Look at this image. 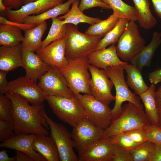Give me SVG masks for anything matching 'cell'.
Returning a JSON list of instances; mask_svg holds the SVG:
<instances>
[{
	"label": "cell",
	"mask_w": 161,
	"mask_h": 161,
	"mask_svg": "<svg viewBox=\"0 0 161 161\" xmlns=\"http://www.w3.org/2000/svg\"><path fill=\"white\" fill-rule=\"evenodd\" d=\"M44 115L50 129V136L55 141L59 155V161H79L74 148L75 143L72 134L64 125L50 118L46 112Z\"/></svg>",
	"instance_id": "obj_9"
},
{
	"label": "cell",
	"mask_w": 161,
	"mask_h": 161,
	"mask_svg": "<svg viewBox=\"0 0 161 161\" xmlns=\"http://www.w3.org/2000/svg\"><path fill=\"white\" fill-rule=\"evenodd\" d=\"M5 94L13 103L12 114L15 135H49V127L44 115L45 111L43 103L30 105L18 95L9 93Z\"/></svg>",
	"instance_id": "obj_1"
},
{
	"label": "cell",
	"mask_w": 161,
	"mask_h": 161,
	"mask_svg": "<svg viewBox=\"0 0 161 161\" xmlns=\"http://www.w3.org/2000/svg\"><path fill=\"white\" fill-rule=\"evenodd\" d=\"M135 143L142 144L148 141L146 134L143 129H137L125 132Z\"/></svg>",
	"instance_id": "obj_41"
},
{
	"label": "cell",
	"mask_w": 161,
	"mask_h": 161,
	"mask_svg": "<svg viewBox=\"0 0 161 161\" xmlns=\"http://www.w3.org/2000/svg\"><path fill=\"white\" fill-rule=\"evenodd\" d=\"M123 66L127 73V85L134 91L136 95H139L148 88L143 79L141 71L131 64H128L127 62Z\"/></svg>",
	"instance_id": "obj_27"
},
{
	"label": "cell",
	"mask_w": 161,
	"mask_h": 161,
	"mask_svg": "<svg viewBox=\"0 0 161 161\" xmlns=\"http://www.w3.org/2000/svg\"><path fill=\"white\" fill-rule=\"evenodd\" d=\"M148 78L151 83L155 85L161 82V68L149 73Z\"/></svg>",
	"instance_id": "obj_44"
},
{
	"label": "cell",
	"mask_w": 161,
	"mask_h": 161,
	"mask_svg": "<svg viewBox=\"0 0 161 161\" xmlns=\"http://www.w3.org/2000/svg\"><path fill=\"white\" fill-rule=\"evenodd\" d=\"M6 8L18 10L24 5L25 0H3Z\"/></svg>",
	"instance_id": "obj_43"
},
{
	"label": "cell",
	"mask_w": 161,
	"mask_h": 161,
	"mask_svg": "<svg viewBox=\"0 0 161 161\" xmlns=\"http://www.w3.org/2000/svg\"><path fill=\"white\" fill-rule=\"evenodd\" d=\"M12 100L5 94H0V119L13 121Z\"/></svg>",
	"instance_id": "obj_35"
},
{
	"label": "cell",
	"mask_w": 161,
	"mask_h": 161,
	"mask_svg": "<svg viewBox=\"0 0 161 161\" xmlns=\"http://www.w3.org/2000/svg\"><path fill=\"white\" fill-rule=\"evenodd\" d=\"M89 70L91 75L89 84L91 95L109 105L115 99L111 92L113 83L103 69L89 64Z\"/></svg>",
	"instance_id": "obj_13"
},
{
	"label": "cell",
	"mask_w": 161,
	"mask_h": 161,
	"mask_svg": "<svg viewBox=\"0 0 161 161\" xmlns=\"http://www.w3.org/2000/svg\"><path fill=\"white\" fill-rule=\"evenodd\" d=\"M38 0H25L24 5L30 3L35 1Z\"/></svg>",
	"instance_id": "obj_53"
},
{
	"label": "cell",
	"mask_w": 161,
	"mask_h": 161,
	"mask_svg": "<svg viewBox=\"0 0 161 161\" xmlns=\"http://www.w3.org/2000/svg\"><path fill=\"white\" fill-rule=\"evenodd\" d=\"M155 98L157 107L158 111L161 110V86H160L155 93Z\"/></svg>",
	"instance_id": "obj_50"
},
{
	"label": "cell",
	"mask_w": 161,
	"mask_h": 161,
	"mask_svg": "<svg viewBox=\"0 0 161 161\" xmlns=\"http://www.w3.org/2000/svg\"><path fill=\"white\" fill-rule=\"evenodd\" d=\"M109 137L113 143L117 144L129 151L140 145L134 142L125 132L120 133Z\"/></svg>",
	"instance_id": "obj_36"
},
{
	"label": "cell",
	"mask_w": 161,
	"mask_h": 161,
	"mask_svg": "<svg viewBox=\"0 0 161 161\" xmlns=\"http://www.w3.org/2000/svg\"><path fill=\"white\" fill-rule=\"evenodd\" d=\"M46 21L37 25L35 27L24 31V38L21 44L22 46L33 52L41 48L42 38L47 29Z\"/></svg>",
	"instance_id": "obj_23"
},
{
	"label": "cell",
	"mask_w": 161,
	"mask_h": 161,
	"mask_svg": "<svg viewBox=\"0 0 161 161\" xmlns=\"http://www.w3.org/2000/svg\"><path fill=\"white\" fill-rule=\"evenodd\" d=\"M19 67L23 68L21 44L0 47V70L9 72Z\"/></svg>",
	"instance_id": "obj_20"
},
{
	"label": "cell",
	"mask_w": 161,
	"mask_h": 161,
	"mask_svg": "<svg viewBox=\"0 0 161 161\" xmlns=\"http://www.w3.org/2000/svg\"><path fill=\"white\" fill-rule=\"evenodd\" d=\"M16 157H13L9 156L7 151L3 150L0 151V161H16Z\"/></svg>",
	"instance_id": "obj_49"
},
{
	"label": "cell",
	"mask_w": 161,
	"mask_h": 161,
	"mask_svg": "<svg viewBox=\"0 0 161 161\" xmlns=\"http://www.w3.org/2000/svg\"><path fill=\"white\" fill-rule=\"evenodd\" d=\"M123 65L108 67L104 69L107 76L112 81L116 91L115 102L112 113L113 119L121 113L122 104L125 101L133 103L139 109L143 110V106L141 103L140 97L136 95L129 89L126 82Z\"/></svg>",
	"instance_id": "obj_4"
},
{
	"label": "cell",
	"mask_w": 161,
	"mask_h": 161,
	"mask_svg": "<svg viewBox=\"0 0 161 161\" xmlns=\"http://www.w3.org/2000/svg\"><path fill=\"white\" fill-rule=\"evenodd\" d=\"M22 30L10 24H0V45L14 46L20 44L24 39Z\"/></svg>",
	"instance_id": "obj_29"
},
{
	"label": "cell",
	"mask_w": 161,
	"mask_h": 161,
	"mask_svg": "<svg viewBox=\"0 0 161 161\" xmlns=\"http://www.w3.org/2000/svg\"><path fill=\"white\" fill-rule=\"evenodd\" d=\"M64 0H38L23 5L18 10L6 8L4 12L8 20L21 23L25 17L36 15L43 13L62 4Z\"/></svg>",
	"instance_id": "obj_14"
},
{
	"label": "cell",
	"mask_w": 161,
	"mask_h": 161,
	"mask_svg": "<svg viewBox=\"0 0 161 161\" xmlns=\"http://www.w3.org/2000/svg\"><path fill=\"white\" fill-rule=\"evenodd\" d=\"M119 19L112 14L106 19L90 25L85 33L89 35L103 38L115 26Z\"/></svg>",
	"instance_id": "obj_31"
},
{
	"label": "cell",
	"mask_w": 161,
	"mask_h": 161,
	"mask_svg": "<svg viewBox=\"0 0 161 161\" xmlns=\"http://www.w3.org/2000/svg\"><path fill=\"white\" fill-rule=\"evenodd\" d=\"M156 145L147 141L129 151L132 161H151Z\"/></svg>",
	"instance_id": "obj_34"
},
{
	"label": "cell",
	"mask_w": 161,
	"mask_h": 161,
	"mask_svg": "<svg viewBox=\"0 0 161 161\" xmlns=\"http://www.w3.org/2000/svg\"><path fill=\"white\" fill-rule=\"evenodd\" d=\"M151 161H161V144L156 145Z\"/></svg>",
	"instance_id": "obj_47"
},
{
	"label": "cell",
	"mask_w": 161,
	"mask_h": 161,
	"mask_svg": "<svg viewBox=\"0 0 161 161\" xmlns=\"http://www.w3.org/2000/svg\"><path fill=\"white\" fill-rule=\"evenodd\" d=\"M158 126L161 129V110L158 111Z\"/></svg>",
	"instance_id": "obj_52"
},
{
	"label": "cell",
	"mask_w": 161,
	"mask_h": 161,
	"mask_svg": "<svg viewBox=\"0 0 161 161\" xmlns=\"http://www.w3.org/2000/svg\"><path fill=\"white\" fill-rule=\"evenodd\" d=\"M65 55L67 59L81 58L95 50L103 38L89 35L79 32L78 27L67 24Z\"/></svg>",
	"instance_id": "obj_5"
},
{
	"label": "cell",
	"mask_w": 161,
	"mask_h": 161,
	"mask_svg": "<svg viewBox=\"0 0 161 161\" xmlns=\"http://www.w3.org/2000/svg\"><path fill=\"white\" fill-rule=\"evenodd\" d=\"M132 0L140 26L147 30L154 27L157 21L151 11L149 0Z\"/></svg>",
	"instance_id": "obj_28"
},
{
	"label": "cell",
	"mask_w": 161,
	"mask_h": 161,
	"mask_svg": "<svg viewBox=\"0 0 161 161\" xmlns=\"http://www.w3.org/2000/svg\"><path fill=\"white\" fill-rule=\"evenodd\" d=\"M67 64L60 70L69 86L76 95L80 93L91 95L89 84L91 75L90 64L85 56L74 59H67Z\"/></svg>",
	"instance_id": "obj_3"
},
{
	"label": "cell",
	"mask_w": 161,
	"mask_h": 161,
	"mask_svg": "<svg viewBox=\"0 0 161 161\" xmlns=\"http://www.w3.org/2000/svg\"><path fill=\"white\" fill-rule=\"evenodd\" d=\"M109 5L113 10V13L119 18L136 21L137 18L134 7L129 5L122 0H101Z\"/></svg>",
	"instance_id": "obj_30"
},
{
	"label": "cell",
	"mask_w": 161,
	"mask_h": 161,
	"mask_svg": "<svg viewBox=\"0 0 161 161\" xmlns=\"http://www.w3.org/2000/svg\"><path fill=\"white\" fill-rule=\"evenodd\" d=\"M0 23L13 25L20 28L24 31L33 28L37 25L35 24H27L10 21L2 16L0 17Z\"/></svg>",
	"instance_id": "obj_42"
},
{
	"label": "cell",
	"mask_w": 161,
	"mask_h": 161,
	"mask_svg": "<svg viewBox=\"0 0 161 161\" xmlns=\"http://www.w3.org/2000/svg\"><path fill=\"white\" fill-rule=\"evenodd\" d=\"M150 124L143 110L129 102L122 106L121 113L114 119L109 127L104 130L101 138L137 129H143Z\"/></svg>",
	"instance_id": "obj_2"
},
{
	"label": "cell",
	"mask_w": 161,
	"mask_h": 161,
	"mask_svg": "<svg viewBox=\"0 0 161 161\" xmlns=\"http://www.w3.org/2000/svg\"><path fill=\"white\" fill-rule=\"evenodd\" d=\"M34 134L14 135L9 139L2 142L0 147L19 151L26 154L33 161H47L45 158L33 149Z\"/></svg>",
	"instance_id": "obj_16"
},
{
	"label": "cell",
	"mask_w": 161,
	"mask_h": 161,
	"mask_svg": "<svg viewBox=\"0 0 161 161\" xmlns=\"http://www.w3.org/2000/svg\"><path fill=\"white\" fill-rule=\"evenodd\" d=\"M32 146L34 149L44 157L47 161H59L57 147L50 136L35 135Z\"/></svg>",
	"instance_id": "obj_22"
},
{
	"label": "cell",
	"mask_w": 161,
	"mask_h": 161,
	"mask_svg": "<svg viewBox=\"0 0 161 161\" xmlns=\"http://www.w3.org/2000/svg\"><path fill=\"white\" fill-rule=\"evenodd\" d=\"M75 0H68L41 14L27 16L22 20L21 23L37 25L47 19L65 14L69 11L70 5Z\"/></svg>",
	"instance_id": "obj_25"
},
{
	"label": "cell",
	"mask_w": 161,
	"mask_h": 161,
	"mask_svg": "<svg viewBox=\"0 0 161 161\" xmlns=\"http://www.w3.org/2000/svg\"><path fill=\"white\" fill-rule=\"evenodd\" d=\"M129 21L119 18L115 26L101 40L95 50L104 49L110 45H115L122 34Z\"/></svg>",
	"instance_id": "obj_32"
},
{
	"label": "cell",
	"mask_w": 161,
	"mask_h": 161,
	"mask_svg": "<svg viewBox=\"0 0 161 161\" xmlns=\"http://www.w3.org/2000/svg\"><path fill=\"white\" fill-rule=\"evenodd\" d=\"M52 22L46 38L42 41L41 49L44 48L54 41L65 37L66 33L67 24L63 23V20L58 17L52 19Z\"/></svg>",
	"instance_id": "obj_33"
},
{
	"label": "cell",
	"mask_w": 161,
	"mask_h": 161,
	"mask_svg": "<svg viewBox=\"0 0 161 161\" xmlns=\"http://www.w3.org/2000/svg\"><path fill=\"white\" fill-rule=\"evenodd\" d=\"M6 7H5L3 0H0V11L1 12H4L6 10Z\"/></svg>",
	"instance_id": "obj_51"
},
{
	"label": "cell",
	"mask_w": 161,
	"mask_h": 161,
	"mask_svg": "<svg viewBox=\"0 0 161 161\" xmlns=\"http://www.w3.org/2000/svg\"><path fill=\"white\" fill-rule=\"evenodd\" d=\"M79 3V0H75L69 11L58 17L59 19L63 20V24H72L77 26L80 23H86L92 25L102 20L99 18L92 17L85 15L78 7Z\"/></svg>",
	"instance_id": "obj_26"
},
{
	"label": "cell",
	"mask_w": 161,
	"mask_h": 161,
	"mask_svg": "<svg viewBox=\"0 0 161 161\" xmlns=\"http://www.w3.org/2000/svg\"><path fill=\"white\" fill-rule=\"evenodd\" d=\"M114 144L110 138H101L78 157L79 161H112Z\"/></svg>",
	"instance_id": "obj_17"
},
{
	"label": "cell",
	"mask_w": 161,
	"mask_h": 161,
	"mask_svg": "<svg viewBox=\"0 0 161 161\" xmlns=\"http://www.w3.org/2000/svg\"><path fill=\"white\" fill-rule=\"evenodd\" d=\"M146 134L148 141L156 145L161 144V129L151 124L143 128Z\"/></svg>",
	"instance_id": "obj_38"
},
{
	"label": "cell",
	"mask_w": 161,
	"mask_h": 161,
	"mask_svg": "<svg viewBox=\"0 0 161 161\" xmlns=\"http://www.w3.org/2000/svg\"><path fill=\"white\" fill-rule=\"evenodd\" d=\"M21 47L23 68L26 72L25 76L37 83L50 66L34 52L27 50L21 45Z\"/></svg>",
	"instance_id": "obj_18"
},
{
	"label": "cell",
	"mask_w": 161,
	"mask_h": 161,
	"mask_svg": "<svg viewBox=\"0 0 161 161\" xmlns=\"http://www.w3.org/2000/svg\"><path fill=\"white\" fill-rule=\"evenodd\" d=\"M154 11L161 19V0H151Z\"/></svg>",
	"instance_id": "obj_46"
},
{
	"label": "cell",
	"mask_w": 161,
	"mask_h": 161,
	"mask_svg": "<svg viewBox=\"0 0 161 161\" xmlns=\"http://www.w3.org/2000/svg\"><path fill=\"white\" fill-rule=\"evenodd\" d=\"M155 85L152 83L148 88L139 96L145 109L146 117L150 124L158 126V109L155 98Z\"/></svg>",
	"instance_id": "obj_24"
},
{
	"label": "cell",
	"mask_w": 161,
	"mask_h": 161,
	"mask_svg": "<svg viewBox=\"0 0 161 161\" xmlns=\"http://www.w3.org/2000/svg\"><path fill=\"white\" fill-rule=\"evenodd\" d=\"M72 128L71 134L78 157L101 138L104 130L95 125L85 117Z\"/></svg>",
	"instance_id": "obj_10"
},
{
	"label": "cell",
	"mask_w": 161,
	"mask_h": 161,
	"mask_svg": "<svg viewBox=\"0 0 161 161\" xmlns=\"http://www.w3.org/2000/svg\"><path fill=\"white\" fill-rule=\"evenodd\" d=\"M8 72L0 70V94H5V90L8 84L6 78Z\"/></svg>",
	"instance_id": "obj_45"
},
{
	"label": "cell",
	"mask_w": 161,
	"mask_h": 161,
	"mask_svg": "<svg viewBox=\"0 0 161 161\" xmlns=\"http://www.w3.org/2000/svg\"><path fill=\"white\" fill-rule=\"evenodd\" d=\"M85 112V117L97 126L104 130L113 120L112 109L108 105L91 95L79 94L76 95Z\"/></svg>",
	"instance_id": "obj_8"
},
{
	"label": "cell",
	"mask_w": 161,
	"mask_h": 161,
	"mask_svg": "<svg viewBox=\"0 0 161 161\" xmlns=\"http://www.w3.org/2000/svg\"><path fill=\"white\" fill-rule=\"evenodd\" d=\"M16 161H33L29 156L19 151H16Z\"/></svg>",
	"instance_id": "obj_48"
},
{
	"label": "cell",
	"mask_w": 161,
	"mask_h": 161,
	"mask_svg": "<svg viewBox=\"0 0 161 161\" xmlns=\"http://www.w3.org/2000/svg\"><path fill=\"white\" fill-rule=\"evenodd\" d=\"M87 57L90 64L103 69L109 66L122 65L126 62L122 61L120 59L115 45L92 51Z\"/></svg>",
	"instance_id": "obj_19"
},
{
	"label": "cell",
	"mask_w": 161,
	"mask_h": 161,
	"mask_svg": "<svg viewBox=\"0 0 161 161\" xmlns=\"http://www.w3.org/2000/svg\"><path fill=\"white\" fill-rule=\"evenodd\" d=\"M6 93L18 95L32 105L43 104L47 96L38 83L25 76L9 82Z\"/></svg>",
	"instance_id": "obj_11"
},
{
	"label": "cell",
	"mask_w": 161,
	"mask_h": 161,
	"mask_svg": "<svg viewBox=\"0 0 161 161\" xmlns=\"http://www.w3.org/2000/svg\"><path fill=\"white\" fill-rule=\"evenodd\" d=\"M66 40L65 36L40 49L36 54L48 65L61 69L68 62L65 52Z\"/></svg>",
	"instance_id": "obj_15"
},
{
	"label": "cell",
	"mask_w": 161,
	"mask_h": 161,
	"mask_svg": "<svg viewBox=\"0 0 161 161\" xmlns=\"http://www.w3.org/2000/svg\"><path fill=\"white\" fill-rule=\"evenodd\" d=\"M112 161L132 160L129 151L117 144H114V155Z\"/></svg>",
	"instance_id": "obj_39"
},
{
	"label": "cell",
	"mask_w": 161,
	"mask_h": 161,
	"mask_svg": "<svg viewBox=\"0 0 161 161\" xmlns=\"http://www.w3.org/2000/svg\"><path fill=\"white\" fill-rule=\"evenodd\" d=\"M161 44V32H154L150 43L130 61V63L141 71L144 67L149 66L157 49Z\"/></svg>",
	"instance_id": "obj_21"
},
{
	"label": "cell",
	"mask_w": 161,
	"mask_h": 161,
	"mask_svg": "<svg viewBox=\"0 0 161 161\" xmlns=\"http://www.w3.org/2000/svg\"><path fill=\"white\" fill-rule=\"evenodd\" d=\"M145 46L135 21H129L116 47L119 58L125 62L129 61Z\"/></svg>",
	"instance_id": "obj_7"
},
{
	"label": "cell",
	"mask_w": 161,
	"mask_h": 161,
	"mask_svg": "<svg viewBox=\"0 0 161 161\" xmlns=\"http://www.w3.org/2000/svg\"><path fill=\"white\" fill-rule=\"evenodd\" d=\"M38 84L47 95L72 97L75 96L67 81L57 67L50 66Z\"/></svg>",
	"instance_id": "obj_12"
},
{
	"label": "cell",
	"mask_w": 161,
	"mask_h": 161,
	"mask_svg": "<svg viewBox=\"0 0 161 161\" xmlns=\"http://www.w3.org/2000/svg\"><path fill=\"white\" fill-rule=\"evenodd\" d=\"M96 7L104 9H111L109 5L101 0H81L78 6L79 9L82 12L85 10Z\"/></svg>",
	"instance_id": "obj_40"
},
{
	"label": "cell",
	"mask_w": 161,
	"mask_h": 161,
	"mask_svg": "<svg viewBox=\"0 0 161 161\" xmlns=\"http://www.w3.org/2000/svg\"><path fill=\"white\" fill-rule=\"evenodd\" d=\"M15 129L13 121L0 119V141H6L15 135Z\"/></svg>",
	"instance_id": "obj_37"
},
{
	"label": "cell",
	"mask_w": 161,
	"mask_h": 161,
	"mask_svg": "<svg viewBox=\"0 0 161 161\" xmlns=\"http://www.w3.org/2000/svg\"><path fill=\"white\" fill-rule=\"evenodd\" d=\"M46 100L57 117L72 128L85 117L84 109L76 95L72 97L47 95Z\"/></svg>",
	"instance_id": "obj_6"
}]
</instances>
